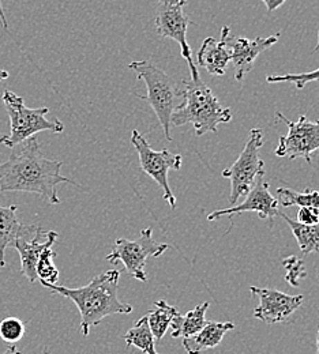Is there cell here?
Masks as SVG:
<instances>
[{"label": "cell", "instance_id": "10", "mask_svg": "<svg viewBox=\"0 0 319 354\" xmlns=\"http://www.w3.org/2000/svg\"><path fill=\"white\" fill-rule=\"evenodd\" d=\"M275 116L289 129L286 135L280 136L278 146L274 150L275 156L289 160L304 158L311 164L313 153L319 150V120L311 122L302 115L298 122H291L281 112H275Z\"/></svg>", "mask_w": 319, "mask_h": 354}, {"label": "cell", "instance_id": "8", "mask_svg": "<svg viewBox=\"0 0 319 354\" xmlns=\"http://www.w3.org/2000/svg\"><path fill=\"white\" fill-rule=\"evenodd\" d=\"M131 143L137 150L140 169L143 174L152 177L163 189L164 201L172 207H176V198L168 183V172L179 171L182 168L183 157L181 154H172L167 149L156 151L142 133L133 130Z\"/></svg>", "mask_w": 319, "mask_h": 354}, {"label": "cell", "instance_id": "20", "mask_svg": "<svg viewBox=\"0 0 319 354\" xmlns=\"http://www.w3.org/2000/svg\"><path fill=\"white\" fill-rule=\"evenodd\" d=\"M178 315H181L179 310L167 304L165 300H158L154 303V310H150L146 315L147 323L154 335V339L160 341L165 335L168 327L171 326V323Z\"/></svg>", "mask_w": 319, "mask_h": 354}, {"label": "cell", "instance_id": "11", "mask_svg": "<svg viewBox=\"0 0 319 354\" xmlns=\"http://www.w3.org/2000/svg\"><path fill=\"white\" fill-rule=\"evenodd\" d=\"M246 212H253L259 216L261 220L273 223L274 217L278 216V201L274 198L269 191V184L265 181V171L261 172L254 187L250 189V192L246 195V199L243 203L228 207L224 210H216L208 216V221H216L221 217H232L235 214H241Z\"/></svg>", "mask_w": 319, "mask_h": 354}, {"label": "cell", "instance_id": "13", "mask_svg": "<svg viewBox=\"0 0 319 354\" xmlns=\"http://www.w3.org/2000/svg\"><path fill=\"white\" fill-rule=\"evenodd\" d=\"M251 293L258 297L259 304L254 310L253 315L255 319H259L268 324L282 323L291 317L296 310L300 308L304 296H289L277 289L271 288H250Z\"/></svg>", "mask_w": 319, "mask_h": 354}, {"label": "cell", "instance_id": "16", "mask_svg": "<svg viewBox=\"0 0 319 354\" xmlns=\"http://www.w3.org/2000/svg\"><path fill=\"white\" fill-rule=\"evenodd\" d=\"M235 328L230 322H206L205 327L192 337L183 338V348L187 354H201L219 346L226 334Z\"/></svg>", "mask_w": 319, "mask_h": 354}, {"label": "cell", "instance_id": "19", "mask_svg": "<svg viewBox=\"0 0 319 354\" xmlns=\"http://www.w3.org/2000/svg\"><path fill=\"white\" fill-rule=\"evenodd\" d=\"M278 216L291 227L292 234L295 236L303 255H309L313 252L319 254V223L313 226H306L292 220L291 217L281 212L278 213Z\"/></svg>", "mask_w": 319, "mask_h": 354}, {"label": "cell", "instance_id": "9", "mask_svg": "<svg viewBox=\"0 0 319 354\" xmlns=\"http://www.w3.org/2000/svg\"><path fill=\"white\" fill-rule=\"evenodd\" d=\"M187 0H158L156 14V32L160 37L171 39L176 41L184 60L187 62L191 73V80L199 78L197 64L192 60L191 48L187 43V29L191 24L188 17L184 14V6Z\"/></svg>", "mask_w": 319, "mask_h": 354}, {"label": "cell", "instance_id": "14", "mask_svg": "<svg viewBox=\"0 0 319 354\" xmlns=\"http://www.w3.org/2000/svg\"><path fill=\"white\" fill-rule=\"evenodd\" d=\"M57 239V233L53 230L44 232L43 227L37 230V233L30 239H19L12 248H15L21 258V272L25 278L35 283L37 278V263L43 252L48 248H52Z\"/></svg>", "mask_w": 319, "mask_h": 354}, {"label": "cell", "instance_id": "33", "mask_svg": "<svg viewBox=\"0 0 319 354\" xmlns=\"http://www.w3.org/2000/svg\"><path fill=\"white\" fill-rule=\"evenodd\" d=\"M43 354H49V351H48V349H46V351H44V353Z\"/></svg>", "mask_w": 319, "mask_h": 354}, {"label": "cell", "instance_id": "7", "mask_svg": "<svg viewBox=\"0 0 319 354\" xmlns=\"http://www.w3.org/2000/svg\"><path fill=\"white\" fill-rule=\"evenodd\" d=\"M153 230L150 227L142 229L137 240L131 241L127 239H118L111 254H108L107 261L112 265L122 262L130 277L138 281L146 282L147 275L145 271L146 261L149 257H161L170 245L165 243H158L152 236Z\"/></svg>", "mask_w": 319, "mask_h": 354}, {"label": "cell", "instance_id": "25", "mask_svg": "<svg viewBox=\"0 0 319 354\" xmlns=\"http://www.w3.org/2000/svg\"><path fill=\"white\" fill-rule=\"evenodd\" d=\"M319 81V68L310 71V73H302V74H286V75H268L266 82L268 84H281L288 82L293 84L298 90L304 88L310 82Z\"/></svg>", "mask_w": 319, "mask_h": 354}, {"label": "cell", "instance_id": "4", "mask_svg": "<svg viewBox=\"0 0 319 354\" xmlns=\"http://www.w3.org/2000/svg\"><path fill=\"white\" fill-rule=\"evenodd\" d=\"M129 68L137 74L139 81L145 82L147 94L138 97L153 108L167 140L171 142V118L182 106L183 90H179L161 68L147 60L131 62Z\"/></svg>", "mask_w": 319, "mask_h": 354}, {"label": "cell", "instance_id": "29", "mask_svg": "<svg viewBox=\"0 0 319 354\" xmlns=\"http://www.w3.org/2000/svg\"><path fill=\"white\" fill-rule=\"evenodd\" d=\"M1 354H22L21 353V351L15 346V345H10L4 352Z\"/></svg>", "mask_w": 319, "mask_h": 354}, {"label": "cell", "instance_id": "18", "mask_svg": "<svg viewBox=\"0 0 319 354\" xmlns=\"http://www.w3.org/2000/svg\"><path fill=\"white\" fill-rule=\"evenodd\" d=\"M209 303L205 301L185 315H178L171 323L174 338H188L199 333L206 324V310H209Z\"/></svg>", "mask_w": 319, "mask_h": 354}, {"label": "cell", "instance_id": "22", "mask_svg": "<svg viewBox=\"0 0 319 354\" xmlns=\"http://www.w3.org/2000/svg\"><path fill=\"white\" fill-rule=\"evenodd\" d=\"M277 201L284 207H311L319 210V191L306 189L304 192H296L289 188L277 189Z\"/></svg>", "mask_w": 319, "mask_h": 354}, {"label": "cell", "instance_id": "5", "mask_svg": "<svg viewBox=\"0 0 319 354\" xmlns=\"http://www.w3.org/2000/svg\"><path fill=\"white\" fill-rule=\"evenodd\" d=\"M3 104L10 118V133L0 136V143L8 149L17 147L37 133H59L64 130V124L60 120L46 118L48 108H28L24 98L11 90L3 91Z\"/></svg>", "mask_w": 319, "mask_h": 354}, {"label": "cell", "instance_id": "21", "mask_svg": "<svg viewBox=\"0 0 319 354\" xmlns=\"http://www.w3.org/2000/svg\"><path fill=\"white\" fill-rule=\"evenodd\" d=\"M127 346H136L145 354H158L156 352L154 335L149 327L146 315L140 317L134 327H131L123 337Z\"/></svg>", "mask_w": 319, "mask_h": 354}, {"label": "cell", "instance_id": "2", "mask_svg": "<svg viewBox=\"0 0 319 354\" xmlns=\"http://www.w3.org/2000/svg\"><path fill=\"white\" fill-rule=\"evenodd\" d=\"M119 278L120 271L112 268L95 275L86 286L77 289H69L46 282L42 285L52 293L71 300L77 306L81 313V331L88 337L91 327L100 324L107 316L133 312V307L120 301L118 296Z\"/></svg>", "mask_w": 319, "mask_h": 354}, {"label": "cell", "instance_id": "28", "mask_svg": "<svg viewBox=\"0 0 319 354\" xmlns=\"http://www.w3.org/2000/svg\"><path fill=\"white\" fill-rule=\"evenodd\" d=\"M0 21H1V25L4 29H8V24H7V18H6V12H4V8H3V3L0 0Z\"/></svg>", "mask_w": 319, "mask_h": 354}, {"label": "cell", "instance_id": "15", "mask_svg": "<svg viewBox=\"0 0 319 354\" xmlns=\"http://www.w3.org/2000/svg\"><path fill=\"white\" fill-rule=\"evenodd\" d=\"M18 207L0 206V267H6V250L14 247L19 239H30L42 227L39 223L25 225L17 218Z\"/></svg>", "mask_w": 319, "mask_h": 354}, {"label": "cell", "instance_id": "31", "mask_svg": "<svg viewBox=\"0 0 319 354\" xmlns=\"http://www.w3.org/2000/svg\"><path fill=\"white\" fill-rule=\"evenodd\" d=\"M317 354H319V328H318V335H317Z\"/></svg>", "mask_w": 319, "mask_h": 354}, {"label": "cell", "instance_id": "26", "mask_svg": "<svg viewBox=\"0 0 319 354\" xmlns=\"http://www.w3.org/2000/svg\"><path fill=\"white\" fill-rule=\"evenodd\" d=\"M296 221L306 226H313L319 223V210L311 207H299Z\"/></svg>", "mask_w": 319, "mask_h": 354}, {"label": "cell", "instance_id": "6", "mask_svg": "<svg viewBox=\"0 0 319 354\" xmlns=\"http://www.w3.org/2000/svg\"><path fill=\"white\" fill-rule=\"evenodd\" d=\"M262 146L264 131L261 129H253L236 162L223 172V176L230 180L229 202L232 205H236L239 198L246 196L250 192L258 175L265 171V162L259 157Z\"/></svg>", "mask_w": 319, "mask_h": 354}, {"label": "cell", "instance_id": "23", "mask_svg": "<svg viewBox=\"0 0 319 354\" xmlns=\"http://www.w3.org/2000/svg\"><path fill=\"white\" fill-rule=\"evenodd\" d=\"M55 257H56V252L52 248H48L39 259L36 271H37V278L40 279L42 283L46 282V283L57 285L59 270L56 268V266L53 265Z\"/></svg>", "mask_w": 319, "mask_h": 354}, {"label": "cell", "instance_id": "27", "mask_svg": "<svg viewBox=\"0 0 319 354\" xmlns=\"http://www.w3.org/2000/svg\"><path fill=\"white\" fill-rule=\"evenodd\" d=\"M262 1L265 3V6H266V8H268L269 12L277 10L278 7H281V6L285 3V0H262Z\"/></svg>", "mask_w": 319, "mask_h": 354}, {"label": "cell", "instance_id": "12", "mask_svg": "<svg viewBox=\"0 0 319 354\" xmlns=\"http://www.w3.org/2000/svg\"><path fill=\"white\" fill-rule=\"evenodd\" d=\"M280 36L281 33H277L269 37H257L254 40H250L246 37L229 36V26H224L221 37L229 48L236 81L243 82L244 77L253 70L257 57L272 45L277 44Z\"/></svg>", "mask_w": 319, "mask_h": 354}, {"label": "cell", "instance_id": "32", "mask_svg": "<svg viewBox=\"0 0 319 354\" xmlns=\"http://www.w3.org/2000/svg\"><path fill=\"white\" fill-rule=\"evenodd\" d=\"M319 49V32H318V44H317V46H316V48H314V50H313V53H314V52H317V50H318Z\"/></svg>", "mask_w": 319, "mask_h": 354}, {"label": "cell", "instance_id": "1", "mask_svg": "<svg viewBox=\"0 0 319 354\" xmlns=\"http://www.w3.org/2000/svg\"><path fill=\"white\" fill-rule=\"evenodd\" d=\"M62 161L48 160L40 150L36 136L12 150L6 162L0 164V194L10 191L37 194L51 205H59L56 187L63 183L80 187L75 181L62 176Z\"/></svg>", "mask_w": 319, "mask_h": 354}, {"label": "cell", "instance_id": "17", "mask_svg": "<svg viewBox=\"0 0 319 354\" xmlns=\"http://www.w3.org/2000/svg\"><path fill=\"white\" fill-rule=\"evenodd\" d=\"M230 62V52L224 39L216 40L208 37L197 55V63L199 67H203L209 74L221 77L226 74L227 66Z\"/></svg>", "mask_w": 319, "mask_h": 354}, {"label": "cell", "instance_id": "3", "mask_svg": "<svg viewBox=\"0 0 319 354\" xmlns=\"http://www.w3.org/2000/svg\"><path fill=\"white\" fill-rule=\"evenodd\" d=\"M182 106L174 112L171 124L181 127L187 123L194 126L197 136L206 133H217L220 124L228 123L232 111L224 108L202 78L183 81Z\"/></svg>", "mask_w": 319, "mask_h": 354}, {"label": "cell", "instance_id": "34", "mask_svg": "<svg viewBox=\"0 0 319 354\" xmlns=\"http://www.w3.org/2000/svg\"><path fill=\"white\" fill-rule=\"evenodd\" d=\"M125 354H127V353H125Z\"/></svg>", "mask_w": 319, "mask_h": 354}, {"label": "cell", "instance_id": "30", "mask_svg": "<svg viewBox=\"0 0 319 354\" xmlns=\"http://www.w3.org/2000/svg\"><path fill=\"white\" fill-rule=\"evenodd\" d=\"M8 78V73L6 70H0V82L6 81Z\"/></svg>", "mask_w": 319, "mask_h": 354}, {"label": "cell", "instance_id": "24", "mask_svg": "<svg viewBox=\"0 0 319 354\" xmlns=\"http://www.w3.org/2000/svg\"><path fill=\"white\" fill-rule=\"evenodd\" d=\"M25 335V323L14 316L6 317L0 322V338L8 344L14 345L19 342Z\"/></svg>", "mask_w": 319, "mask_h": 354}]
</instances>
